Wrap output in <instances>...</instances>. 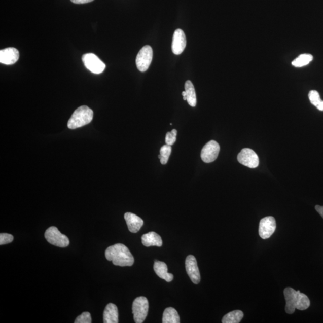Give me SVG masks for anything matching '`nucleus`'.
I'll return each instance as SVG.
<instances>
[{
  "mask_svg": "<svg viewBox=\"0 0 323 323\" xmlns=\"http://www.w3.org/2000/svg\"><path fill=\"white\" fill-rule=\"evenodd\" d=\"M105 258L109 261H112L113 265L122 266H131L134 264V256L126 246L122 244H116L110 246L106 249Z\"/></svg>",
  "mask_w": 323,
  "mask_h": 323,
  "instance_id": "f257e3e1",
  "label": "nucleus"
},
{
  "mask_svg": "<svg viewBox=\"0 0 323 323\" xmlns=\"http://www.w3.org/2000/svg\"><path fill=\"white\" fill-rule=\"evenodd\" d=\"M286 301L285 312L289 314H292L295 309L304 311L310 306V301L307 296L302 294L299 291H296L291 288H287L284 291Z\"/></svg>",
  "mask_w": 323,
  "mask_h": 323,
  "instance_id": "f03ea898",
  "label": "nucleus"
},
{
  "mask_svg": "<svg viewBox=\"0 0 323 323\" xmlns=\"http://www.w3.org/2000/svg\"><path fill=\"white\" fill-rule=\"evenodd\" d=\"M94 118V112L88 106L83 105L77 109L68 122V127L71 129L82 127L90 124Z\"/></svg>",
  "mask_w": 323,
  "mask_h": 323,
  "instance_id": "7ed1b4c3",
  "label": "nucleus"
},
{
  "mask_svg": "<svg viewBox=\"0 0 323 323\" xmlns=\"http://www.w3.org/2000/svg\"><path fill=\"white\" fill-rule=\"evenodd\" d=\"M149 302L147 298L140 296L134 300L132 304V313L136 323L144 322L149 311Z\"/></svg>",
  "mask_w": 323,
  "mask_h": 323,
  "instance_id": "20e7f679",
  "label": "nucleus"
},
{
  "mask_svg": "<svg viewBox=\"0 0 323 323\" xmlns=\"http://www.w3.org/2000/svg\"><path fill=\"white\" fill-rule=\"evenodd\" d=\"M46 240L50 244L57 246L61 248L68 247L69 240L67 236L61 234L58 229L55 226H51L46 230L45 234Z\"/></svg>",
  "mask_w": 323,
  "mask_h": 323,
  "instance_id": "39448f33",
  "label": "nucleus"
},
{
  "mask_svg": "<svg viewBox=\"0 0 323 323\" xmlns=\"http://www.w3.org/2000/svg\"><path fill=\"white\" fill-rule=\"evenodd\" d=\"M82 61L85 67L96 75L104 72L105 64L94 53H86L82 56Z\"/></svg>",
  "mask_w": 323,
  "mask_h": 323,
  "instance_id": "423d86ee",
  "label": "nucleus"
},
{
  "mask_svg": "<svg viewBox=\"0 0 323 323\" xmlns=\"http://www.w3.org/2000/svg\"><path fill=\"white\" fill-rule=\"evenodd\" d=\"M153 59V50L149 45L145 46L138 53L136 58V67L141 72L148 70Z\"/></svg>",
  "mask_w": 323,
  "mask_h": 323,
  "instance_id": "0eeeda50",
  "label": "nucleus"
},
{
  "mask_svg": "<svg viewBox=\"0 0 323 323\" xmlns=\"http://www.w3.org/2000/svg\"><path fill=\"white\" fill-rule=\"evenodd\" d=\"M237 159L240 164L248 168H256L259 165L258 155L250 149H243L239 153Z\"/></svg>",
  "mask_w": 323,
  "mask_h": 323,
  "instance_id": "6e6552de",
  "label": "nucleus"
},
{
  "mask_svg": "<svg viewBox=\"0 0 323 323\" xmlns=\"http://www.w3.org/2000/svg\"><path fill=\"white\" fill-rule=\"evenodd\" d=\"M220 146L218 142L212 140L206 143L202 148L201 157L205 163L214 162L218 158L220 152Z\"/></svg>",
  "mask_w": 323,
  "mask_h": 323,
  "instance_id": "1a4fd4ad",
  "label": "nucleus"
},
{
  "mask_svg": "<svg viewBox=\"0 0 323 323\" xmlns=\"http://www.w3.org/2000/svg\"><path fill=\"white\" fill-rule=\"evenodd\" d=\"M275 219L272 216H268L261 219L259 224V235L262 239H266L271 237L276 230Z\"/></svg>",
  "mask_w": 323,
  "mask_h": 323,
  "instance_id": "9d476101",
  "label": "nucleus"
},
{
  "mask_svg": "<svg viewBox=\"0 0 323 323\" xmlns=\"http://www.w3.org/2000/svg\"><path fill=\"white\" fill-rule=\"evenodd\" d=\"M186 270L189 278L195 284H198L201 281V275L199 270L197 261L194 256L189 255L186 259Z\"/></svg>",
  "mask_w": 323,
  "mask_h": 323,
  "instance_id": "9b49d317",
  "label": "nucleus"
},
{
  "mask_svg": "<svg viewBox=\"0 0 323 323\" xmlns=\"http://www.w3.org/2000/svg\"><path fill=\"white\" fill-rule=\"evenodd\" d=\"M186 46V38L184 31L181 29H176L173 35L172 51L174 54H182Z\"/></svg>",
  "mask_w": 323,
  "mask_h": 323,
  "instance_id": "f8f14e48",
  "label": "nucleus"
},
{
  "mask_svg": "<svg viewBox=\"0 0 323 323\" xmlns=\"http://www.w3.org/2000/svg\"><path fill=\"white\" fill-rule=\"evenodd\" d=\"M19 52L14 48H8L0 51V62L5 65H13L18 61Z\"/></svg>",
  "mask_w": 323,
  "mask_h": 323,
  "instance_id": "ddd939ff",
  "label": "nucleus"
},
{
  "mask_svg": "<svg viewBox=\"0 0 323 323\" xmlns=\"http://www.w3.org/2000/svg\"><path fill=\"white\" fill-rule=\"evenodd\" d=\"M124 218L129 231L134 234L137 233L144 224L141 218L131 212L125 213Z\"/></svg>",
  "mask_w": 323,
  "mask_h": 323,
  "instance_id": "4468645a",
  "label": "nucleus"
},
{
  "mask_svg": "<svg viewBox=\"0 0 323 323\" xmlns=\"http://www.w3.org/2000/svg\"><path fill=\"white\" fill-rule=\"evenodd\" d=\"M154 271L159 277L165 279L166 282H171L174 279V275L168 272L167 265L165 263L155 261Z\"/></svg>",
  "mask_w": 323,
  "mask_h": 323,
  "instance_id": "2eb2a0df",
  "label": "nucleus"
},
{
  "mask_svg": "<svg viewBox=\"0 0 323 323\" xmlns=\"http://www.w3.org/2000/svg\"><path fill=\"white\" fill-rule=\"evenodd\" d=\"M103 316L104 323H118L119 314L117 306L112 303L109 304L105 308Z\"/></svg>",
  "mask_w": 323,
  "mask_h": 323,
  "instance_id": "dca6fc26",
  "label": "nucleus"
},
{
  "mask_svg": "<svg viewBox=\"0 0 323 323\" xmlns=\"http://www.w3.org/2000/svg\"><path fill=\"white\" fill-rule=\"evenodd\" d=\"M142 244L145 247H151V246H157L162 247V240L161 236L156 232H151L143 235L141 238Z\"/></svg>",
  "mask_w": 323,
  "mask_h": 323,
  "instance_id": "f3484780",
  "label": "nucleus"
},
{
  "mask_svg": "<svg viewBox=\"0 0 323 323\" xmlns=\"http://www.w3.org/2000/svg\"><path fill=\"white\" fill-rule=\"evenodd\" d=\"M186 96H187V101L190 106L195 107L197 103L195 89L194 85L191 81H188L185 83V85Z\"/></svg>",
  "mask_w": 323,
  "mask_h": 323,
  "instance_id": "a211bd4d",
  "label": "nucleus"
},
{
  "mask_svg": "<svg viewBox=\"0 0 323 323\" xmlns=\"http://www.w3.org/2000/svg\"><path fill=\"white\" fill-rule=\"evenodd\" d=\"M180 317L177 311L174 308L169 307L165 309L163 314V323H179Z\"/></svg>",
  "mask_w": 323,
  "mask_h": 323,
  "instance_id": "6ab92c4d",
  "label": "nucleus"
},
{
  "mask_svg": "<svg viewBox=\"0 0 323 323\" xmlns=\"http://www.w3.org/2000/svg\"><path fill=\"white\" fill-rule=\"evenodd\" d=\"M244 317V313L240 310H235L226 314L222 319L223 323H239Z\"/></svg>",
  "mask_w": 323,
  "mask_h": 323,
  "instance_id": "aec40b11",
  "label": "nucleus"
},
{
  "mask_svg": "<svg viewBox=\"0 0 323 323\" xmlns=\"http://www.w3.org/2000/svg\"><path fill=\"white\" fill-rule=\"evenodd\" d=\"M313 59V56L311 54H302L299 55L297 58H296L292 62V65L295 67H302L305 65H307L310 63Z\"/></svg>",
  "mask_w": 323,
  "mask_h": 323,
  "instance_id": "412c9836",
  "label": "nucleus"
},
{
  "mask_svg": "<svg viewBox=\"0 0 323 323\" xmlns=\"http://www.w3.org/2000/svg\"><path fill=\"white\" fill-rule=\"evenodd\" d=\"M308 97L313 105L316 106L319 111L323 112V101L321 99L319 93L317 91L312 90L309 92Z\"/></svg>",
  "mask_w": 323,
  "mask_h": 323,
  "instance_id": "4be33fe9",
  "label": "nucleus"
},
{
  "mask_svg": "<svg viewBox=\"0 0 323 323\" xmlns=\"http://www.w3.org/2000/svg\"><path fill=\"white\" fill-rule=\"evenodd\" d=\"M171 146L165 145L163 146L160 149V155L158 156V158L160 159L161 164L165 165L167 164L169 156L171 153Z\"/></svg>",
  "mask_w": 323,
  "mask_h": 323,
  "instance_id": "5701e85b",
  "label": "nucleus"
},
{
  "mask_svg": "<svg viewBox=\"0 0 323 323\" xmlns=\"http://www.w3.org/2000/svg\"><path fill=\"white\" fill-rule=\"evenodd\" d=\"M75 323H91V314L88 312H83L81 315L76 318Z\"/></svg>",
  "mask_w": 323,
  "mask_h": 323,
  "instance_id": "b1692460",
  "label": "nucleus"
},
{
  "mask_svg": "<svg viewBox=\"0 0 323 323\" xmlns=\"http://www.w3.org/2000/svg\"><path fill=\"white\" fill-rule=\"evenodd\" d=\"M176 134H177V131L176 129H172L171 132H167L165 137L166 145L169 146L174 145L176 141Z\"/></svg>",
  "mask_w": 323,
  "mask_h": 323,
  "instance_id": "393cba45",
  "label": "nucleus"
},
{
  "mask_svg": "<svg viewBox=\"0 0 323 323\" xmlns=\"http://www.w3.org/2000/svg\"><path fill=\"white\" fill-rule=\"evenodd\" d=\"M13 241V235L9 234H5V233L0 234V245H2L8 244H9V243H11Z\"/></svg>",
  "mask_w": 323,
  "mask_h": 323,
  "instance_id": "a878e982",
  "label": "nucleus"
},
{
  "mask_svg": "<svg viewBox=\"0 0 323 323\" xmlns=\"http://www.w3.org/2000/svg\"><path fill=\"white\" fill-rule=\"evenodd\" d=\"M71 1L75 4H85V3L92 2L94 0H71Z\"/></svg>",
  "mask_w": 323,
  "mask_h": 323,
  "instance_id": "bb28decb",
  "label": "nucleus"
},
{
  "mask_svg": "<svg viewBox=\"0 0 323 323\" xmlns=\"http://www.w3.org/2000/svg\"><path fill=\"white\" fill-rule=\"evenodd\" d=\"M316 211H317L319 215L323 218V206L320 205H316L315 207Z\"/></svg>",
  "mask_w": 323,
  "mask_h": 323,
  "instance_id": "cd10ccee",
  "label": "nucleus"
},
{
  "mask_svg": "<svg viewBox=\"0 0 323 323\" xmlns=\"http://www.w3.org/2000/svg\"><path fill=\"white\" fill-rule=\"evenodd\" d=\"M182 95L183 96V99L185 100V101H187V96H186V91H183L182 92Z\"/></svg>",
  "mask_w": 323,
  "mask_h": 323,
  "instance_id": "c85d7f7f",
  "label": "nucleus"
}]
</instances>
